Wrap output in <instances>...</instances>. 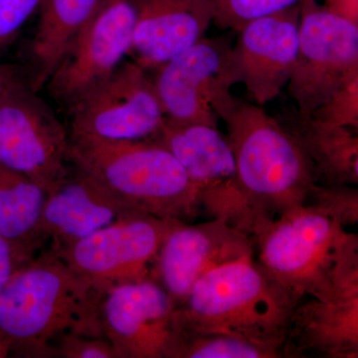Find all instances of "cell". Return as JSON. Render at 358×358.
I'll return each instance as SVG.
<instances>
[{"label": "cell", "instance_id": "cell-1", "mask_svg": "<svg viewBox=\"0 0 358 358\" xmlns=\"http://www.w3.org/2000/svg\"><path fill=\"white\" fill-rule=\"evenodd\" d=\"M103 294L57 252L31 259L0 289L2 348L16 345L46 353L51 343L66 334L103 338Z\"/></svg>", "mask_w": 358, "mask_h": 358}, {"label": "cell", "instance_id": "cell-2", "mask_svg": "<svg viewBox=\"0 0 358 358\" xmlns=\"http://www.w3.org/2000/svg\"><path fill=\"white\" fill-rule=\"evenodd\" d=\"M258 263L298 301L358 282V236L329 212L301 204L254 237Z\"/></svg>", "mask_w": 358, "mask_h": 358}, {"label": "cell", "instance_id": "cell-3", "mask_svg": "<svg viewBox=\"0 0 358 358\" xmlns=\"http://www.w3.org/2000/svg\"><path fill=\"white\" fill-rule=\"evenodd\" d=\"M296 301L254 255L222 264L195 282L176 310L180 333H222L281 346Z\"/></svg>", "mask_w": 358, "mask_h": 358}, {"label": "cell", "instance_id": "cell-4", "mask_svg": "<svg viewBox=\"0 0 358 358\" xmlns=\"http://www.w3.org/2000/svg\"><path fill=\"white\" fill-rule=\"evenodd\" d=\"M68 160L134 211L186 222L201 209L185 169L155 138L108 141L69 134Z\"/></svg>", "mask_w": 358, "mask_h": 358}, {"label": "cell", "instance_id": "cell-5", "mask_svg": "<svg viewBox=\"0 0 358 358\" xmlns=\"http://www.w3.org/2000/svg\"><path fill=\"white\" fill-rule=\"evenodd\" d=\"M227 124L238 178L252 206L270 222L305 204L319 185L307 155L281 122L261 106L237 103Z\"/></svg>", "mask_w": 358, "mask_h": 358}, {"label": "cell", "instance_id": "cell-6", "mask_svg": "<svg viewBox=\"0 0 358 358\" xmlns=\"http://www.w3.org/2000/svg\"><path fill=\"white\" fill-rule=\"evenodd\" d=\"M154 138L178 160L196 189L200 207L212 218L225 221L252 239L268 223L245 194L229 141L217 127L166 121Z\"/></svg>", "mask_w": 358, "mask_h": 358}, {"label": "cell", "instance_id": "cell-7", "mask_svg": "<svg viewBox=\"0 0 358 358\" xmlns=\"http://www.w3.org/2000/svg\"><path fill=\"white\" fill-rule=\"evenodd\" d=\"M37 92L20 74L0 93V164L49 194L69 173V133Z\"/></svg>", "mask_w": 358, "mask_h": 358}, {"label": "cell", "instance_id": "cell-8", "mask_svg": "<svg viewBox=\"0 0 358 358\" xmlns=\"http://www.w3.org/2000/svg\"><path fill=\"white\" fill-rule=\"evenodd\" d=\"M358 77V23L320 6L301 4L299 50L288 84L301 115H310L334 92Z\"/></svg>", "mask_w": 358, "mask_h": 358}, {"label": "cell", "instance_id": "cell-9", "mask_svg": "<svg viewBox=\"0 0 358 358\" xmlns=\"http://www.w3.org/2000/svg\"><path fill=\"white\" fill-rule=\"evenodd\" d=\"M225 38H201L157 67L154 80L166 121L217 127L236 107L231 94L229 55Z\"/></svg>", "mask_w": 358, "mask_h": 358}, {"label": "cell", "instance_id": "cell-10", "mask_svg": "<svg viewBox=\"0 0 358 358\" xmlns=\"http://www.w3.org/2000/svg\"><path fill=\"white\" fill-rule=\"evenodd\" d=\"M68 112L69 134L101 140H148L166 122L154 80L133 60H124Z\"/></svg>", "mask_w": 358, "mask_h": 358}, {"label": "cell", "instance_id": "cell-11", "mask_svg": "<svg viewBox=\"0 0 358 358\" xmlns=\"http://www.w3.org/2000/svg\"><path fill=\"white\" fill-rule=\"evenodd\" d=\"M181 222L134 212L57 253L105 293L117 285L150 278L157 252Z\"/></svg>", "mask_w": 358, "mask_h": 358}, {"label": "cell", "instance_id": "cell-12", "mask_svg": "<svg viewBox=\"0 0 358 358\" xmlns=\"http://www.w3.org/2000/svg\"><path fill=\"white\" fill-rule=\"evenodd\" d=\"M141 0H103L72 40L47 81L53 100L69 110L129 55Z\"/></svg>", "mask_w": 358, "mask_h": 358}, {"label": "cell", "instance_id": "cell-13", "mask_svg": "<svg viewBox=\"0 0 358 358\" xmlns=\"http://www.w3.org/2000/svg\"><path fill=\"white\" fill-rule=\"evenodd\" d=\"M176 303L150 278L117 285L103 293V338L120 358H174L178 343Z\"/></svg>", "mask_w": 358, "mask_h": 358}, {"label": "cell", "instance_id": "cell-14", "mask_svg": "<svg viewBox=\"0 0 358 358\" xmlns=\"http://www.w3.org/2000/svg\"><path fill=\"white\" fill-rule=\"evenodd\" d=\"M300 20L301 4L250 21L237 31L228 66L231 82L243 84L261 107L288 86L298 56Z\"/></svg>", "mask_w": 358, "mask_h": 358}, {"label": "cell", "instance_id": "cell-15", "mask_svg": "<svg viewBox=\"0 0 358 358\" xmlns=\"http://www.w3.org/2000/svg\"><path fill=\"white\" fill-rule=\"evenodd\" d=\"M254 249L248 234L225 221L212 218L194 225L181 222L157 252L150 278L178 307L202 275L222 264L254 255Z\"/></svg>", "mask_w": 358, "mask_h": 358}, {"label": "cell", "instance_id": "cell-16", "mask_svg": "<svg viewBox=\"0 0 358 358\" xmlns=\"http://www.w3.org/2000/svg\"><path fill=\"white\" fill-rule=\"evenodd\" d=\"M284 357H358V282L298 301L287 329Z\"/></svg>", "mask_w": 358, "mask_h": 358}, {"label": "cell", "instance_id": "cell-17", "mask_svg": "<svg viewBox=\"0 0 358 358\" xmlns=\"http://www.w3.org/2000/svg\"><path fill=\"white\" fill-rule=\"evenodd\" d=\"M134 212L138 211L75 169L47 194L40 229L45 242L51 240V250L59 252Z\"/></svg>", "mask_w": 358, "mask_h": 358}, {"label": "cell", "instance_id": "cell-18", "mask_svg": "<svg viewBox=\"0 0 358 358\" xmlns=\"http://www.w3.org/2000/svg\"><path fill=\"white\" fill-rule=\"evenodd\" d=\"M213 18L211 0H141L131 60L157 69L203 38Z\"/></svg>", "mask_w": 358, "mask_h": 358}, {"label": "cell", "instance_id": "cell-19", "mask_svg": "<svg viewBox=\"0 0 358 358\" xmlns=\"http://www.w3.org/2000/svg\"><path fill=\"white\" fill-rule=\"evenodd\" d=\"M312 162L319 185L358 183V129L333 126L298 112L281 122Z\"/></svg>", "mask_w": 358, "mask_h": 358}, {"label": "cell", "instance_id": "cell-20", "mask_svg": "<svg viewBox=\"0 0 358 358\" xmlns=\"http://www.w3.org/2000/svg\"><path fill=\"white\" fill-rule=\"evenodd\" d=\"M103 0H42L36 31L30 44L33 89L43 88L72 40L94 15Z\"/></svg>", "mask_w": 358, "mask_h": 358}, {"label": "cell", "instance_id": "cell-21", "mask_svg": "<svg viewBox=\"0 0 358 358\" xmlns=\"http://www.w3.org/2000/svg\"><path fill=\"white\" fill-rule=\"evenodd\" d=\"M46 199L37 183L0 164V235L24 263L45 243L40 223Z\"/></svg>", "mask_w": 358, "mask_h": 358}, {"label": "cell", "instance_id": "cell-22", "mask_svg": "<svg viewBox=\"0 0 358 358\" xmlns=\"http://www.w3.org/2000/svg\"><path fill=\"white\" fill-rule=\"evenodd\" d=\"M281 346L232 334L180 333L174 358H280Z\"/></svg>", "mask_w": 358, "mask_h": 358}, {"label": "cell", "instance_id": "cell-23", "mask_svg": "<svg viewBox=\"0 0 358 358\" xmlns=\"http://www.w3.org/2000/svg\"><path fill=\"white\" fill-rule=\"evenodd\" d=\"M213 22L221 29L238 31L250 21L300 6L303 0H211Z\"/></svg>", "mask_w": 358, "mask_h": 358}, {"label": "cell", "instance_id": "cell-24", "mask_svg": "<svg viewBox=\"0 0 358 358\" xmlns=\"http://www.w3.org/2000/svg\"><path fill=\"white\" fill-rule=\"evenodd\" d=\"M306 203L329 212L346 228L358 222L357 186L317 185Z\"/></svg>", "mask_w": 358, "mask_h": 358}, {"label": "cell", "instance_id": "cell-25", "mask_svg": "<svg viewBox=\"0 0 358 358\" xmlns=\"http://www.w3.org/2000/svg\"><path fill=\"white\" fill-rule=\"evenodd\" d=\"M310 117L324 124L358 129V77L334 92Z\"/></svg>", "mask_w": 358, "mask_h": 358}, {"label": "cell", "instance_id": "cell-26", "mask_svg": "<svg viewBox=\"0 0 358 358\" xmlns=\"http://www.w3.org/2000/svg\"><path fill=\"white\" fill-rule=\"evenodd\" d=\"M42 0H0V54L17 38Z\"/></svg>", "mask_w": 358, "mask_h": 358}, {"label": "cell", "instance_id": "cell-27", "mask_svg": "<svg viewBox=\"0 0 358 358\" xmlns=\"http://www.w3.org/2000/svg\"><path fill=\"white\" fill-rule=\"evenodd\" d=\"M56 355L66 358H120L114 345L103 336L66 334L59 338Z\"/></svg>", "mask_w": 358, "mask_h": 358}, {"label": "cell", "instance_id": "cell-28", "mask_svg": "<svg viewBox=\"0 0 358 358\" xmlns=\"http://www.w3.org/2000/svg\"><path fill=\"white\" fill-rule=\"evenodd\" d=\"M24 264L13 247L0 235V289L6 286L13 273Z\"/></svg>", "mask_w": 358, "mask_h": 358}, {"label": "cell", "instance_id": "cell-29", "mask_svg": "<svg viewBox=\"0 0 358 358\" xmlns=\"http://www.w3.org/2000/svg\"><path fill=\"white\" fill-rule=\"evenodd\" d=\"M329 10L358 23V0H326Z\"/></svg>", "mask_w": 358, "mask_h": 358}, {"label": "cell", "instance_id": "cell-30", "mask_svg": "<svg viewBox=\"0 0 358 358\" xmlns=\"http://www.w3.org/2000/svg\"><path fill=\"white\" fill-rule=\"evenodd\" d=\"M20 74L21 71L17 67L0 64V93L3 91L7 85L10 83L16 77L20 76Z\"/></svg>", "mask_w": 358, "mask_h": 358}]
</instances>
